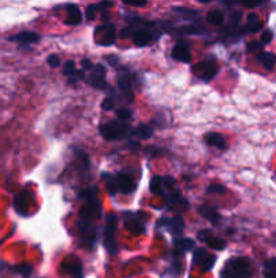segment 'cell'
Returning a JSON list of instances; mask_svg holds the SVG:
<instances>
[{
	"mask_svg": "<svg viewBox=\"0 0 276 278\" xmlns=\"http://www.w3.org/2000/svg\"><path fill=\"white\" fill-rule=\"evenodd\" d=\"M252 274V263L245 257H233L221 270V278H251Z\"/></svg>",
	"mask_w": 276,
	"mask_h": 278,
	"instance_id": "obj_1",
	"label": "cell"
},
{
	"mask_svg": "<svg viewBox=\"0 0 276 278\" xmlns=\"http://www.w3.org/2000/svg\"><path fill=\"white\" fill-rule=\"evenodd\" d=\"M99 131H100L103 139L108 140V141L126 139V137L134 133V131H131V128L129 125L119 122V121H111V122L103 123L99 128Z\"/></svg>",
	"mask_w": 276,
	"mask_h": 278,
	"instance_id": "obj_2",
	"label": "cell"
},
{
	"mask_svg": "<svg viewBox=\"0 0 276 278\" xmlns=\"http://www.w3.org/2000/svg\"><path fill=\"white\" fill-rule=\"evenodd\" d=\"M118 224V217L115 215H108L106 217V230H104V247L110 254H115L118 250L117 239H115V230Z\"/></svg>",
	"mask_w": 276,
	"mask_h": 278,
	"instance_id": "obj_3",
	"label": "cell"
},
{
	"mask_svg": "<svg viewBox=\"0 0 276 278\" xmlns=\"http://www.w3.org/2000/svg\"><path fill=\"white\" fill-rule=\"evenodd\" d=\"M192 72L198 76V78H201L202 80L210 82V80L214 79L215 75L218 73L217 61H215V59H213V57L203 60L201 63H198L197 65H194Z\"/></svg>",
	"mask_w": 276,
	"mask_h": 278,
	"instance_id": "obj_4",
	"label": "cell"
},
{
	"mask_svg": "<svg viewBox=\"0 0 276 278\" xmlns=\"http://www.w3.org/2000/svg\"><path fill=\"white\" fill-rule=\"evenodd\" d=\"M61 271L64 274H68L72 278H84L83 265L80 259L73 255H68L61 263Z\"/></svg>",
	"mask_w": 276,
	"mask_h": 278,
	"instance_id": "obj_5",
	"label": "cell"
},
{
	"mask_svg": "<svg viewBox=\"0 0 276 278\" xmlns=\"http://www.w3.org/2000/svg\"><path fill=\"white\" fill-rule=\"evenodd\" d=\"M215 255L210 254L205 248H197L194 252V263L197 265L202 271L211 270V267L215 265Z\"/></svg>",
	"mask_w": 276,
	"mask_h": 278,
	"instance_id": "obj_6",
	"label": "cell"
},
{
	"mask_svg": "<svg viewBox=\"0 0 276 278\" xmlns=\"http://www.w3.org/2000/svg\"><path fill=\"white\" fill-rule=\"evenodd\" d=\"M76 225H77V230H79L81 238L87 242L88 246L90 247L94 246L95 243H96V228L92 225L91 221L80 219Z\"/></svg>",
	"mask_w": 276,
	"mask_h": 278,
	"instance_id": "obj_7",
	"label": "cell"
},
{
	"mask_svg": "<svg viewBox=\"0 0 276 278\" xmlns=\"http://www.w3.org/2000/svg\"><path fill=\"white\" fill-rule=\"evenodd\" d=\"M96 36L99 38V45H106L111 46L115 42L117 38V32H115L114 24H103L96 29Z\"/></svg>",
	"mask_w": 276,
	"mask_h": 278,
	"instance_id": "obj_8",
	"label": "cell"
},
{
	"mask_svg": "<svg viewBox=\"0 0 276 278\" xmlns=\"http://www.w3.org/2000/svg\"><path fill=\"white\" fill-rule=\"evenodd\" d=\"M158 226H167L171 234L175 236L183 234L184 231V220L182 216H175L172 219H162L157 222Z\"/></svg>",
	"mask_w": 276,
	"mask_h": 278,
	"instance_id": "obj_9",
	"label": "cell"
},
{
	"mask_svg": "<svg viewBox=\"0 0 276 278\" xmlns=\"http://www.w3.org/2000/svg\"><path fill=\"white\" fill-rule=\"evenodd\" d=\"M117 178V187H118V191H122L125 194H131L133 191L135 190L134 179L130 174H126V172H119L118 175H115Z\"/></svg>",
	"mask_w": 276,
	"mask_h": 278,
	"instance_id": "obj_10",
	"label": "cell"
},
{
	"mask_svg": "<svg viewBox=\"0 0 276 278\" xmlns=\"http://www.w3.org/2000/svg\"><path fill=\"white\" fill-rule=\"evenodd\" d=\"M104 75H106V68L103 67L102 64H98L92 68V75L91 78L87 80L88 83L94 86L96 88H106V80H104Z\"/></svg>",
	"mask_w": 276,
	"mask_h": 278,
	"instance_id": "obj_11",
	"label": "cell"
},
{
	"mask_svg": "<svg viewBox=\"0 0 276 278\" xmlns=\"http://www.w3.org/2000/svg\"><path fill=\"white\" fill-rule=\"evenodd\" d=\"M172 59L176 61H182V63H191V50H189L188 45L184 42H178L172 49Z\"/></svg>",
	"mask_w": 276,
	"mask_h": 278,
	"instance_id": "obj_12",
	"label": "cell"
},
{
	"mask_svg": "<svg viewBox=\"0 0 276 278\" xmlns=\"http://www.w3.org/2000/svg\"><path fill=\"white\" fill-rule=\"evenodd\" d=\"M256 61L265 71H272L276 67V55L271 52H260L256 55Z\"/></svg>",
	"mask_w": 276,
	"mask_h": 278,
	"instance_id": "obj_13",
	"label": "cell"
},
{
	"mask_svg": "<svg viewBox=\"0 0 276 278\" xmlns=\"http://www.w3.org/2000/svg\"><path fill=\"white\" fill-rule=\"evenodd\" d=\"M67 19H65V23L67 24H72V26H75V24H79L83 19V15H81V11H80V8L75 4H68L67 6Z\"/></svg>",
	"mask_w": 276,
	"mask_h": 278,
	"instance_id": "obj_14",
	"label": "cell"
},
{
	"mask_svg": "<svg viewBox=\"0 0 276 278\" xmlns=\"http://www.w3.org/2000/svg\"><path fill=\"white\" fill-rule=\"evenodd\" d=\"M14 207L16 212L22 216H26L29 213V193L27 191H22L19 195H16L15 201H14Z\"/></svg>",
	"mask_w": 276,
	"mask_h": 278,
	"instance_id": "obj_15",
	"label": "cell"
},
{
	"mask_svg": "<svg viewBox=\"0 0 276 278\" xmlns=\"http://www.w3.org/2000/svg\"><path fill=\"white\" fill-rule=\"evenodd\" d=\"M10 41H16V42H19V44H37L38 41H40V36L37 34V33L33 32H22L19 34H16V36L11 37Z\"/></svg>",
	"mask_w": 276,
	"mask_h": 278,
	"instance_id": "obj_16",
	"label": "cell"
},
{
	"mask_svg": "<svg viewBox=\"0 0 276 278\" xmlns=\"http://www.w3.org/2000/svg\"><path fill=\"white\" fill-rule=\"evenodd\" d=\"M131 37H133V41H134V44L137 46H146V45H149L153 41V36L149 32L141 30V29L133 32Z\"/></svg>",
	"mask_w": 276,
	"mask_h": 278,
	"instance_id": "obj_17",
	"label": "cell"
},
{
	"mask_svg": "<svg viewBox=\"0 0 276 278\" xmlns=\"http://www.w3.org/2000/svg\"><path fill=\"white\" fill-rule=\"evenodd\" d=\"M205 141L209 145L214 148H218V149H225L226 148V140L225 137L219 133H209V135L205 136Z\"/></svg>",
	"mask_w": 276,
	"mask_h": 278,
	"instance_id": "obj_18",
	"label": "cell"
},
{
	"mask_svg": "<svg viewBox=\"0 0 276 278\" xmlns=\"http://www.w3.org/2000/svg\"><path fill=\"white\" fill-rule=\"evenodd\" d=\"M199 213H201L205 219L209 220L210 222H213V224H218V222L221 221V215H219L214 208L209 207V205H201V207H199Z\"/></svg>",
	"mask_w": 276,
	"mask_h": 278,
	"instance_id": "obj_19",
	"label": "cell"
},
{
	"mask_svg": "<svg viewBox=\"0 0 276 278\" xmlns=\"http://www.w3.org/2000/svg\"><path fill=\"white\" fill-rule=\"evenodd\" d=\"M263 29V22L256 14H249L246 18V24H245V30L248 33H257Z\"/></svg>",
	"mask_w": 276,
	"mask_h": 278,
	"instance_id": "obj_20",
	"label": "cell"
},
{
	"mask_svg": "<svg viewBox=\"0 0 276 278\" xmlns=\"http://www.w3.org/2000/svg\"><path fill=\"white\" fill-rule=\"evenodd\" d=\"M80 198L84 199V203L87 204V205H100L99 204L98 195H96V191L92 187L84 189V190L80 191Z\"/></svg>",
	"mask_w": 276,
	"mask_h": 278,
	"instance_id": "obj_21",
	"label": "cell"
},
{
	"mask_svg": "<svg viewBox=\"0 0 276 278\" xmlns=\"http://www.w3.org/2000/svg\"><path fill=\"white\" fill-rule=\"evenodd\" d=\"M118 86L119 88L122 90L123 92H125V95H129V100H133V92H131V84H130V80H129V78H127V75H122L119 76L118 79Z\"/></svg>",
	"mask_w": 276,
	"mask_h": 278,
	"instance_id": "obj_22",
	"label": "cell"
},
{
	"mask_svg": "<svg viewBox=\"0 0 276 278\" xmlns=\"http://www.w3.org/2000/svg\"><path fill=\"white\" fill-rule=\"evenodd\" d=\"M103 181L107 183V190L111 195H114L117 191H118V187H117V178L115 175H111L110 172H103L102 174Z\"/></svg>",
	"mask_w": 276,
	"mask_h": 278,
	"instance_id": "obj_23",
	"label": "cell"
},
{
	"mask_svg": "<svg viewBox=\"0 0 276 278\" xmlns=\"http://www.w3.org/2000/svg\"><path fill=\"white\" fill-rule=\"evenodd\" d=\"M175 247L178 248L179 251L182 252H187V251H191L195 247V243L191 239L187 238H178L175 240Z\"/></svg>",
	"mask_w": 276,
	"mask_h": 278,
	"instance_id": "obj_24",
	"label": "cell"
},
{
	"mask_svg": "<svg viewBox=\"0 0 276 278\" xmlns=\"http://www.w3.org/2000/svg\"><path fill=\"white\" fill-rule=\"evenodd\" d=\"M134 135L137 136L138 139L148 140L152 137V135H153V129H152L149 125H146V123H141V125H138V127L135 128Z\"/></svg>",
	"mask_w": 276,
	"mask_h": 278,
	"instance_id": "obj_25",
	"label": "cell"
},
{
	"mask_svg": "<svg viewBox=\"0 0 276 278\" xmlns=\"http://www.w3.org/2000/svg\"><path fill=\"white\" fill-rule=\"evenodd\" d=\"M126 228L134 235H141L145 232L144 224L140 221V219H130L126 221Z\"/></svg>",
	"mask_w": 276,
	"mask_h": 278,
	"instance_id": "obj_26",
	"label": "cell"
},
{
	"mask_svg": "<svg viewBox=\"0 0 276 278\" xmlns=\"http://www.w3.org/2000/svg\"><path fill=\"white\" fill-rule=\"evenodd\" d=\"M206 20H207L210 24L219 26V24L224 23V12L219 11V10L210 11L209 14H207V16H206Z\"/></svg>",
	"mask_w": 276,
	"mask_h": 278,
	"instance_id": "obj_27",
	"label": "cell"
},
{
	"mask_svg": "<svg viewBox=\"0 0 276 278\" xmlns=\"http://www.w3.org/2000/svg\"><path fill=\"white\" fill-rule=\"evenodd\" d=\"M264 277L276 278V259H268L264 263Z\"/></svg>",
	"mask_w": 276,
	"mask_h": 278,
	"instance_id": "obj_28",
	"label": "cell"
},
{
	"mask_svg": "<svg viewBox=\"0 0 276 278\" xmlns=\"http://www.w3.org/2000/svg\"><path fill=\"white\" fill-rule=\"evenodd\" d=\"M206 244H207L210 248H214V250L217 251H222L226 247L225 240H221V239L215 238V236H211V238L206 242Z\"/></svg>",
	"mask_w": 276,
	"mask_h": 278,
	"instance_id": "obj_29",
	"label": "cell"
},
{
	"mask_svg": "<svg viewBox=\"0 0 276 278\" xmlns=\"http://www.w3.org/2000/svg\"><path fill=\"white\" fill-rule=\"evenodd\" d=\"M263 48H264V45L261 44L260 41H251L246 45V50L249 53H260L263 52Z\"/></svg>",
	"mask_w": 276,
	"mask_h": 278,
	"instance_id": "obj_30",
	"label": "cell"
},
{
	"mask_svg": "<svg viewBox=\"0 0 276 278\" xmlns=\"http://www.w3.org/2000/svg\"><path fill=\"white\" fill-rule=\"evenodd\" d=\"M117 117L119 118V121H127L133 117V113L129 108H119L117 110Z\"/></svg>",
	"mask_w": 276,
	"mask_h": 278,
	"instance_id": "obj_31",
	"label": "cell"
},
{
	"mask_svg": "<svg viewBox=\"0 0 276 278\" xmlns=\"http://www.w3.org/2000/svg\"><path fill=\"white\" fill-rule=\"evenodd\" d=\"M76 71V64L75 61H72V60H68L67 63L64 64V68H63V72L65 76H69L73 75V72Z\"/></svg>",
	"mask_w": 276,
	"mask_h": 278,
	"instance_id": "obj_32",
	"label": "cell"
},
{
	"mask_svg": "<svg viewBox=\"0 0 276 278\" xmlns=\"http://www.w3.org/2000/svg\"><path fill=\"white\" fill-rule=\"evenodd\" d=\"M225 186H222V185H218V183H213V185H210L209 187H207V193L209 194H211V193H214V194H222V193H225Z\"/></svg>",
	"mask_w": 276,
	"mask_h": 278,
	"instance_id": "obj_33",
	"label": "cell"
},
{
	"mask_svg": "<svg viewBox=\"0 0 276 278\" xmlns=\"http://www.w3.org/2000/svg\"><path fill=\"white\" fill-rule=\"evenodd\" d=\"M98 11H99L98 4H90L87 7V10H86V18H87L88 20H92Z\"/></svg>",
	"mask_w": 276,
	"mask_h": 278,
	"instance_id": "obj_34",
	"label": "cell"
},
{
	"mask_svg": "<svg viewBox=\"0 0 276 278\" xmlns=\"http://www.w3.org/2000/svg\"><path fill=\"white\" fill-rule=\"evenodd\" d=\"M272 38H273L272 30H265V32H263V34H261L260 42L263 45H267V44H269L271 41H272Z\"/></svg>",
	"mask_w": 276,
	"mask_h": 278,
	"instance_id": "obj_35",
	"label": "cell"
},
{
	"mask_svg": "<svg viewBox=\"0 0 276 278\" xmlns=\"http://www.w3.org/2000/svg\"><path fill=\"white\" fill-rule=\"evenodd\" d=\"M84 78H86V75H84V71H75L73 72V75L69 76V83L71 84H75L76 82H79V80H83Z\"/></svg>",
	"mask_w": 276,
	"mask_h": 278,
	"instance_id": "obj_36",
	"label": "cell"
},
{
	"mask_svg": "<svg viewBox=\"0 0 276 278\" xmlns=\"http://www.w3.org/2000/svg\"><path fill=\"white\" fill-rule=\"evenodd\" d=\"M123 3L127 6H133V7H145L148 0H122Z\"/></svg>",
	"mask_w": 276,
	"mask_h": 278,
	"instance_id": "obj_37",
	"label": "cell"
},
{
	"mask_svg": "<svg viewBox=\"0 0 276 278\" xmlns=\"http://www.w3.org/2000/svg\"><path fill=\"white\" fill-rule=\"evenodd\" d=\"M47 64L50 65L51 68H57L60 67V64H61V60L57 55H50L47 57Z\"/></svg>",
	"mask_w": 276,
	"mask_h": 278,
	"instance_id": "obj_38",
	"label": "cell"
},
{
	"mask_svg": "<svg viewBox=\"0 0 276 278\" xmlns=\"http://www.w3.org/2000/svg\"><path fill=\"white\" fill-rule=\"evenodd\" d=\"M18 271H19L20 274L23 275V277H29V275L32 274L33 267L30 266V265H26V263H23V265L18 266Z\"/></svg>",
	"mask_w": 276,
	"mask_h": 278,
	"instance_id": "obj_39",
	"label": "cell"
},
{
	"mask_svg": "<svg viewBox=\"0 0 276 278\" xmlns=\"http://www.w3.org/2000/svg\"><path fill=\"white\" fill-rule=\"evenodd\" d=\"M213 236V234H211V231L209 230H203V231H199L198 232V239L201 240V242H207L210 238Z\"/></svg>",
	"mask_w": 276,
	"mask_h": 278,
	"instance_id": "obj_40",
	"label": "cell"
},
{
	"mask_svg": "<svg viewBox=\"0 0 276 278\" xmlns=\"http://www.w3.org/2000/svg\"><path fill=\"white\" fill-rule=\"evenodd\" d=\"M114 108H115V102L114 99H111V98H106V99L102 102L103 110H113Z\"/></svg>",
	"mask_w": 276,
	"mask_h": 278,
	"instance_id": "obj_41",
	"label": "cell"
},
{
	"mask_svg": "<svg viewBox=\"0 0 276 278\" xmlns=\"http://www.w3.org/2000/svg\"><path fill=\"white\" fill-rule=\"evenodd\" d=\"M263 2H267V0H242L244 6H246L248 8L257 7V6L263 3Z\"/></svg>",
	"mask_w": 276,
	"mask_h": 278,
	"instance_id": "obj_42",
	"label": "cell"
},
{
	"mask_svg": "<svg viewBox=\"0 0 276 278\" xmlns=\"http://www.w3.org/2000/svg\"><path fill=\"white\" fill-rule=\"evenodd\" d=\"M94 68V65H92V63L88 59H84L83 60V69L86 71V69H92Z\"/></svg>",
	"mask_w": 276,
	"mask_h": 278,
	"instance_id": "obj_43",
	"label": "cell"
},
{
	"mask_svg": "<svg viewBox=\"0 0 276 278\" xmlns=\"http://www.w3.org/2000/svg\"><path fill=\"white\" fill-rule=\"evenodd\" d=\"M198 2H199V3H210L211 0H198Z\"/></svg>",
	"mask_w": 276,
	"mask_h": 278,
	"instance_id": "obj_44",
	"label": "cell"
}]
</instances>
